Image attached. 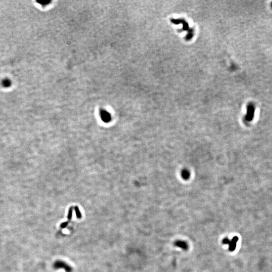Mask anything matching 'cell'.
<instances>
[{"label":"cell","instance_id":"7a4b0ae2","mask_svg":"<svg viewBox=\"0 0 272 272\" xmlns=\"http://www.w3.org/2000/svg\"><path fill=\"white\" fill-rule=\"evenodd\" d=\"M54 267L56 269L64 268L67 272H71L72 268L66 263L63 262V261H57L54 263Z\"/></svg>","mask_w":272,"mask_h":272},{"label":"cell","instance_id":"3957f363","mask_svg":"<svg viewBox=\"0 0 272 272\" xmlns=\"http://www.w3.org/2000/svg\"><path fill=\"white\" fill-rule=\"evenodd\" d=\"M100 116L103 121L105 122H109L111 120V115L110 113L105 110H101L100 111Z\"/></svg>","mask_w":272,"mask_h":272},{"label":"cell","instance_id":"6da1fadb","mask_svg":"<svg viewBox=\"0 0 272 272\" xmlns=\"http://www.w3.org/2000/svg\"><path fill=\"white\" fill-rule=\"evenodd\" d=\"M255 108L252 104H250L248 106L247 114L245 116V120L247 121H251L254 117Z\"/></svg>","mask_w":272,"mask_h":272},{"label":"cell","instance_id":"5b68a950","mask_svg":"<svg viewBox=\"0 0 272 272\" xmlns=\"http://www.w3.org/2000/svg\"><path fill=\"white\" fill-rule=\"evenodd\" d=\"M175 246H178L179 248H180L185 250H186L188 249V245L185 241H176L175 243Z\"/></svg>","mask_w":272,"mask_h":272},{"label":"cell","instance_id":"277c9868","mask_svg":"<svg viewBox=\"0 0 272 272\" xmlns=\"http://www.w3.org/2000/svg\"><path fill=\"white\" fill-rule=\"evenodd\" d=\"M238 240V238L237 236H234L233 237L231 241H230V243L229 244V250L231 251H233L235 250L236 248V242Z\"/></svg>","mask_w":272,"mask_h":272},{"label":"cell","instance_id":"52a82bcc","mask_svg":"<svg viewBox=\"0 0 272 272\" xmlns=\"http://www.w3.org/2000/svg\"><path fill=\"white\" fill-rule=\"evenodd\" d=\"M75 213H76V216H77V218L78 219L81 218L82 214H81V213L80 212V211L79 210V207H78V206H75Z\"/></svg>","mask_w":272,"mask_h":272},{"label":"cell","instance_id":"30bf717a","mask_svg":"<svg viewBox=\"0 0 272 272\" xmlns=\"http://www.w3.org/2000/svg\"><path fill=\"white\" fill-rule=\"evenodd\" d=\"M68 224H69V222H64V223L61 224V227L62 228H64L65 227H66V226L68 225Z\"/></svg>","mask_w":272,"mask_h":272},{"label":"cell","instance_id":"8992f818","mask_svg":"<svg viewBox=\"0 0 272 272\" xmlns=\"http://www.w3.org/2000/svg\"><path fill=\"white\" fill-rule=\"evenodd\" d=\"M191 176L190 172L187 169H184L181 172V176L185 180H187Z\"/></svg>","mask_w":272,"mask_h":272},{"label":"cell","instance_id":"9c48e42d","mask_svg":"<svg viewBox=\"0 0 272 272\" xmlns=\"http://www.w3.org/2000/svg\"><path fill=\"white\" fill-rule=\"evenodd\" d=\"M223 242V243L224 244H229L230 242V240L228 238H225L223 240V242Z\"/></svg>","mask_w":272,"mask_h":272},{"label":"cell","instance_id":"ba28073f","mask_svg":"<svg viewBox=\"0 0 272 272\" xmlns=\"http://www.w3.org/2000/svg\"><path fill=\"white\" fill-rule=\"evenodd\" d=\"M73 207H71L69 210V212H68V219L69 220H70L72 219V215H73Z\"/></svg>","mask_w":272,"mask_h":272}]
</instances>
